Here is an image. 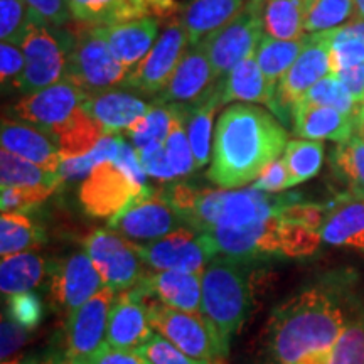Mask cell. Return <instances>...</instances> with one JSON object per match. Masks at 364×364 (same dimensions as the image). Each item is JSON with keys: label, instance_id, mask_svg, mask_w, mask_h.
Instances as JSON below:
<instances>
[{"label": "cell", "instance_id": "db71d44e", "mask_svg": "<svg viewBox=\"0 0 364 364\" xmlns=\"http://www.w3.org/2000/svg\"><path fill=\"white\" fill-rule=\"evenodd\" d=\"M24 68L26 58L19 46L11 43L0 44V80H2L4 86L7 83L16 85L24 73Z\"/></svg>", "mask_w": 364, "mask_h": 364}, {"label": "cell", "instance_id": "f546056e", "mask_svg": "<svg viewBox=\"0 0 364 364\" xmlns=\"http://www.w3.org/2000/svg\"><path fill=\"white\" fill-rule=\"evenodd\" d=\"M56 262H49L34 252L17 253L4 257L0 263V290L4 297L33 292L51 279Z\"/></svg>", "mask_w": 364, "mask_h": 364}, {"label": "cell", "instance_id": "7dc6e473", "mask_svg": "<svg viewBox=\"0 0 364 364\" xmlns=\"http://www.w3.org/2000/svg\"><path fill=\"white\" fill-rule=\"evenodd\" d=\"M33 26L63 27L73 17L70 0H24Z\"/></svg>", "mask_w": 364, "mask_h": 364}, {"label": "cell", "instance_id": "9c48e42d", "mask_svg": "<svg viewBox=\"0 0 364 364\" xmlns=\"http://www.w3.org/2000/svg\"><path fill=\"white\" fill-rule=\"evenodd\" d=\"M21 48L26 58L24 73L16 83L21 93H38L65 78L70 33L59 27L31 26Z\"/></svg>", "mask_w": 364, "mask_h": 364}, {"label": "cell", "instance_id": "f1b7e54d", "mask_svg": "<svg viewBox=\"0 0 364 364\" xmlns=\"http://www.w3.org/2000/svg\"><path fill=\"white\" fill-rule=\"evenodd\" d=\"M275 88L268 83L262 68L258 66L255 53L245 58L221 80V103H260L270 105Z\"/></svg>", "mask_w": 364, "mask_h": 364}, {"label": "cell", "instance_id": "f35d334b", "mask_svg": "<svg viewBox=\"0 0 364 364\" xmlns=\"http://www.w3.org/2000/svg\"><path fill=\"white\" fill-rule=\"evenodd\" d=\"M284 161L292 177V188L316 177L324 162V144L321 140H289Z\"/></svg>", "mask_w": 364, "mask_h": 364}, {"label": "cell", "instance_id": "e0dca14e", "mask_svg": "<svg viewBox=\"0 0 364 364\" xmlns=\"http://www.w3.org/2000/svg\"><path fill=\"white\" fill-rule=\"evenodd\" d=\"M86 97L88 93L80 86L68 80H61L38 93L24 95L11 107V115L48 134L78 110Z\"/></svg>", "mask_w": 364, "mask_h": 364}, {"label": "cell", "instance_id": "30bf717a", "mask_svg": "<svg viewBox=\"0 0 364 364\" xmlns=\"http://www.w3.org/2000/svg\"><path fill=\"white\" fill-rule=\"evenodd\" d=\"M108 226L132 243L147 245L184 228L186 223L167 201L162 189L149 188L136 196L124 211L112 218Z\"/></svg>", "mask_w": 364, "mask_h": 364}, {"label": "cell", "instance_id": "6da1fadb", "mask_svg": "<svg viewBox=\"0 0 364 364\" xmlns=\"http://www.w3.org/2000/svg\"><path fill=\"white\" fill-rule=\"evenodd\" d=\"M346 284L331 279L304 287L273 309L263 364H299L311 354L329 353L356 306Z\"/></svg>", "mask_w": 364, "mask_h": 364}, {"label": "cell", "instance_id": "680465c9", "mask_svg": "<svg viewBox=\"0 0 364 364\" xmlns=\"http://www.w3.org/2000/svg\"><path fill=\"white\" fill-rule=\"evenodd\" d=\"M356 136L361 142L364 144V115H361V118H359L358 122V132H356Z\"/></svg>", "mask_w": 364, "mask_h": 364}, {"label": "cell", "instance_id": "cb8c5ba5", "mask_svg": "<svg viewBox=\"0 0 364 364\" xmlns=\"http://www.w3.org/2000/svg\"><path fill=\"white\" fill-rule=\"evenodd\" d=\"M176 115L188 132V139L193 149V156L196 162V169H201L209 162V156L213 154L211 135L213 124L218 108L223 107L221 103V81L213 86L206 97L196 103L172 105Z\"/></svg>", "mask_w": 364, "mask_h": 364}, {"label": "cell", "instance_id": "ee69618b", "mask_svg": "<svg viewBox=\"0 0 364 364\" xmlns=\"http://www.w3.org/2000/svg\"><path fill=\"white\" fill-rule=\"evenodd\" d=\"M164 149H166L167 159H169L172 171L176 172L177 177L189 176L191 172L196 169V162L193 156V149H191L188 139V132H186L184 125H182V122L177 115L174 117V120H172L171 130L169 134H167L166 142H164Z\"/></svg>", "mask_w": 364, "mask_h": 364}, {"label": "cell", "instance_id": "1f68e13d", "mask_svg": "<svg viewBox=\"0 0 364 364\" xmlns=\"http://www.w3.org/2000/svg\"><path fill=\"white\" fill-rule=\"evenodd\" d=\"M58 145L61 159L81 157L97 147L100 140L107 135L102 125L80 107L68 120L48 132Z\"/></svg>", "mask_w": 364, "mask_h": 364}, {"label": "cell", "instance_id": "52a82bcc", "mask_svg": "<svg viewBox=\"0 0 364 364\" xmlns=\"http://www.w3.org/2000/svg\"><path fill=\"white\" fill-rule=\"evenodd\" d=\"M127 75L129 71L113 56L110 46L100 34L98 26L83 24L76 33L70 34L63 80L71 81L91 95L124 85Z\"/></svg>", "mask_w": 364, "mask_h": 364}, {"label": "cell", "instance_id": "91938a15", "mask_svg": "<svg viewBox=\"0 0 364 364\" xmlns=\"http://www.w3.org/2000/svg\"><path fill=\"white\" fill-rule=\"evenodd\" d=\"M353 2H354V9H356L358 12V17L364 19V0H353Z\"/></svg>", "mask_w": 364, "mask_h": 364}, {"label": "cell", "instance_id": "836d02e7", "mask_svg": "<svg viewBox=\"0 0 364 364\" xmlns=\"http://www.w3.org/2000/svg\"><path fill=\"white\" fill-rule=\"evenodd\" d=\"M63 179L56 172L22 159L9 150H0V186L2 188H53L58 189Z\"/></svg>", "mask_w": 364, "mask_h": 364}, {"label": "cell", "instance_id": "e575fe53", "mask_svg": "<svg viewBox=\"0 0 364 364\" xmlns=\"http://www.w3.org/2000/svg\"><path fill=\"white\" fill-rule=\"evenodd\" d=\"M44 231L26 213H2L0 216V255L34 252L44 245Z\"/></svg>", "mask_w": 364, "mask_h": 364}, {"label": "cell", "instance_id": "4dcf8cb0", "mask_svg": "<svg viewBox=\"0 0 364 364\" xmlns=\"http://www.w3.org/2000/svg\"><path fill=\"white\" fill-rule=\"evenodd\" d=\"M245 7V0H189L181 7V21L194 46L215 33Z\"/></svg>", "mask_w": 364, "mask_h": 364}, {"label": "cell", "instance_id": "f907efd6", "mask_svg": "<svg viewBox=\"0 0 364 364\" xmlns=\"http://www.w3.org/2000/svg\"><path fill=\"white\" fill-rule=\"evenodd\" d=\"M140 166L145 171V174L154 177L161 182H169L176 179V172L172 171L169 159H167L164 144H152L147 147L136 150Z\"/></svg>", "mask_w": 364, "mask_h": 364}, {"label": "cell", "instance_id": "d6a6232c", "mask_svg": "<svg viewBox=\"0 0 364 364\" xmlns=\"http://www.w3.org/2000/svg\"><path fill=\"white\" fill-rule=\"evenodd\" d=\"M309 43V34L304 38L294 39V41H284L268 38V36H262L260 43H258L257 49H255V58H257L258 66L262 68L263 75L267 76L268 83L273 88H277L282 76L290 70L294 65L295 59L302 53Z\"/></svg>", "mask_w": 364, "mask_h": 364}, {"label": "cell", "instance_id": "7bdbcfd3", "mask_svg": "<svg viewBox=\"0 0 364 364\" xmlns=\"http://www.w3.org/2000/svg\"><path fill=\"white\" fill-rule=\"evenodd\" d=\"M302 102L336 108V110L359 118L363 115V107L356 103V100L353 98L349 90L346 88L343 81L336 75H327L326 78H322L318 83L314 85Z\"/></svg>", "mask_w": 364, "mask_h": 364}, {"label": "cell", "instance_id": "5b68a950", "mask_svg": "<svg viewBox=\"0 0 364 364\" xmlns=\"http://www.w3.org/2000/svg\"><path fill=\"white\" fill-rule=\"evenodd\" d=\"M299 196H270L253 188L248 189H199L194 206L186 215V226L201 233L241 228L279 215L287 203Z\"/></svg>", "mask_w": 364, "mask_h": 364}, {"label": "cell", "instance_id": "4fadbf2b", "mask_svg": "<svg viewBox=\"0 0 364 364\" xmlns=\"http://www.w3.org/2000/svg\"><path fill=\"white\" fill-rule=\"evenodd\" d=\"M147 189L120 164L103 162L83 181L78 196L86 215L110 221Z\"/></svg>", "mask_w": 364, "mask_h": 364}, {"label": "cell", "instance_id": "ab89813d", "mask_svg": "<svg viewBox=\"0 0 364 364\" xmlns=\"http://www.w3.org/2000/svg\"><path fill=\"white\" fill-rule=\"evenodd\" d=\"M174 117L176 113L172 105L154 103L152 108L125 132V135L132 140V145L136 150L152 144H164Z\"/></svg>", "mask_w": 364, "mask_h": 364}, {"label": "cell", "instance_id": "6f0895ef", "mask_svg": "<svg viewBox=\"0 0 364 364\" xmlns=\"http://www.w3.org/2000/svg\"><path fill=\"white\" fill-rule=\"evenodd\" d=\"M24 364H66V361H65V358L61 356V353H54L43 359H39V358L26 359Z\"/></svg>", "mask_w": 364, "mask_h": 364}, {"label": "cell", "instance_id": "ffe728a7", "mask_svg": "<svg viewBox=\"0 0 364 364\" xmlns=\"http://www.w3.org/2000/svg\"><path fill=\"white\" fill-rule=\"evenodd\" d=\"M147 309L134 289L117 294L108 317L107 343L124 351H139L154 338Z\"/></svg>", "mask_w": 364, "mask_h": 364}, {"label": "cell", "instance_id": "83f0119b", "mask_svg": "<svg viewBox=\"0 0 364 364\" xmlns=\"http://www.w3.org/2000/svg\"><path fill=\"white\" fill-rule=\"evenodd\" d=\"M245 6L260 21L263 36L284 41L306 36L309 0H248Z\"/></svg>", "mask_w": 364, "mask_h": 364}, {"label": "cell", "instance_id": "8992f818", "mask_svg": "<svg viewBox=\"0 0 364 364\" xmlns=\"http://www.w3.org/2000/svg\"><path fill=\"white\" fill-rule=\"evenodd\" d=\"M147 309L150 326L157 334L166 338L179 351L188 354L194 361H213L226 359L230 346L225 344L221 336L201 312H186L169 307L145 292L140 285L134 287Z\"/></svg>", "mask_w": 364, "mask_h": 364}, {"label": "cell", "instance_id": "ac0fdd59", "mask_svg": "<svg viewBox=\"0 0 364 364\" xmlns=\"http://www.w3.org/2000/svg\"><path fill=\"white\" fill-rule=\"evenodd\" d=\"M105 287L93 262L86 252L73 253L66 260L56 262L51 275V300L58 312L70 317Z\"/></svg>", "mask_w": 364, "mask_h": 364}, {"label": "cell", "instance_id": "7a4b0ae2", "mask_svg": "<svg viewBox=\"0 0 364 364\" xmlns=\"http://www.w3.org/2000/svg\"><path fill=\"white\" fill-rule=\"evenodd\" d=\"M287 144L289 134L275 117L250 103H231L216 122L208 179L221 189L250 186Z\"/></svg>", "mask_w": 364, "mask_h": 364}, {"label": "cell", "instance_id": "603a6c76", "mask_svg": "<svg viewBox=\"0 0 364 364\" xmlns=\"http://www.w3.org/2000/svg\"><path fill=\"white\" fill-rule=\"evenodd\" d=\"M359 117L336 108L300 102L294 110V134L307 140H334L344 144L356 136Z\"/></svg>", "mask_w": 364, "mask_h": 364}, {"label": "cell", "instance_id": "ba28073f", "mask_svg": "<svg viewBox=\"0 0 364 364\" xmlns=\"http://www.w3.org/2000/svg\"><path fill=\"white\" fill-rule=\"evenodd\" d=\"M327 75H332L331 44L327 33L309 34V43L290 70L282 76L268 108L285 127L294 124L295 107L306 98L309 90Z\"/></svg>", "mask_w": 364, "mask_h": 364}, {"label": "cell", "instance_id": "484cf974", "mask_svg": "<svg viewBox=\"0 0 364 364\" xmlns=\"http://www.w3.org/2000/svg\"><path fill=\"white\" fill-rule=\"evenodd\" d=\"M0 140H2V149L58 174L63 161L61 154L54 140L44 130L26 122L4 118Z\"/></svg>", "mask_w": 364, "mask_h": 364}, {"label": "cell", "instance_id": "74e56055", "mask_svg": "<svg viewBox=\"0 0 364 364\" xmlns=\"http://www.w3.org/2000/svg\"><path fill=\"white\" fill-rule=\"evenodd\" d=\"M331 169L346 191L364 196V144L358 136L338 144L331 154Z\"/></svg>", "mask_w": 364, "mask_h": 364}, {"label": "cell", "instance_id": "9a60e30c", "mask_svg": "<svg viewBox=\"0 0 364 364\" xmlns=\"http://www.w3.org/2000/svg\"><path fill=\"white\" fill-rule=\"evenodd\" d=\"M164 22L166 24L154 48L144 61L127 75L125 86L149 95H159L171 81L182 56L188 51L189 36L179 16Z\"/></svg>", "mask_w": 364, "mask_h": 364}, {"label": "cell", "instance_id": "277c9868", "mask_svg": "<svg viewBox=\"0 0 364 364\" xmlns=\"http://www.w3.org/2000/svg\"><path fill=\"white\" fill-rule=\"evenodd\" d=\"M247 263L218 255L203 270L201 314L226 346L241 331L252 311L253 280Z\"/></svg>", "mask_w": 364, "mask_h": 364}, {"label": "cell", "instance_id": "bcb514c9", "mask_svg": "<svg viewBox=\"0 0 364 364\" xmlns=\"http://www.w3.org/2000/svg\"><path fill=\"white\" fill-rule=\"evenodd\" d=\"M6 314L21 327L33 331L41 324L44 317L43 300L34 292L12 295V297H7Z\"/></svg>", "mask_w": 364, "mask_h": 364}, {"label": "cell", "instance_id": "681fc988", "mask_svg": "<svg viewBox=\"0 0 364 364\" xmlns=\"http://www.w3.org/2000/svg\"><path fill=\"white\" fill-rule=\"evenodd\" d=\"M2 353H0V364H24L26 358L22 356V349L27 343L29 331L14 322L11 317L4 312L2 316Z\"/></svg>", "mask_w": 364, "mask_h": 364}, {"label": "cell", "instance_id": "44dd1931", "mask_svg": "<svg viewBox=\"0 0 364 364\" xmlns=\"http://www.w3.org/2000/svg\"><path fill=\"white\" fill-rule=\"evenodd\" d=\"M321 238L332 247L364 252V196L344 191L327 203Z\"/></svg>", "mask_w": 364, "mask_h": 364}, {"label": "cell", "instance_id": "8d00e7d4", "mask_svg": "<svg viewBox=\"0 0 364 364\" xmlns=\"http://www.w3.org/2000/svg\"><path fill=\"white\" fill-rule=\"evenodd\" d=\"M125 139L120 134H108L97 144V147L90 150L88 154L81 157L63 159L61 166H59L58 174L65 181H76L86 179L91 174L95 167L103 162H115L120 156L122 145Z\"/></svg>", "mask_w": 364, "mask_h": 364}, {"label": "cell", "instance_id": "60d3db41", "mask_svg": "<svg viewBox=\"0 0 364 364\" xmlns=\"http://www.w3.org/2000/svg\"><path fill=\"white\" fill-rule=\"evenodd\" d=\"M327 364H364V307L356 302L348 324L331 349Z\"/></svg>", "mask_w": 364, "mask_h": 364}, {"label": "cell", "instance_id": "d590c367", "mask_svg": "<svg viewBox=\"0 0 364 364\" xmlns=\"http://www.w3.org/2000/svg\"><path fill=\"white\" fill-rule=\"evenodd\" d=\"M70 9L73 19L90 26H110L145 17L130 0H70Z\"/></svg>", "mask_w": 364, "mask_h": 364}, {"label": "cell", "instance_id": "11a10c76", "mask_svg": "<svg viewBox=\"0 0 364 364\" xmlns=\"http://www.w3.org/2000/svg\"><path fill=\"white\" fill-rule=\"evenodd\" d=\"M86 364H149L139 351H124L105 343Z\"/></svg>", "mask_w": 364, "mask_h": 364}, {"label": "cell", "instance_id": "7c38bea8", "mask_svg": "<svg viewBox=\"0 0 364 364\" xmlns=\"http://www.w3.org/2000/svg\"><path fill=\"white\" fill-rule=\"evenodd\" d=\"M135 248L145 265L154 270L203 273L208 263L218 257L211 236L189 226L147 245L135 243Z\"/></svg>", "mask_w": 364, "mask_h": 364}, {"label": "cell", "instance_id": "b9f144b4", "mask_svg": "<svg viewBox=\"0 0 364 364\" xmlns=\"http://www.w3.org/2000/svg\"><path fill=\"white\" fill-rule=\"evenodd\" d=\"M353 0H309L306 16V33L317 34L339 29L351 19Z\"/></svg>", "mask_w": 364, "mask_h": 364}, {"label": "cell", "instance_id": "816d5d0a", "mask_svg": "<svg viewBox=\"0 0 364 364\" xmlns=\"http://www.w3.org/2000/svg\"><path fill=\"white\" fill-rule=\"evenodd\" d=\"M139 353L147 359L149 364H198V361L179 351L174 344L157 332L144 348L139 349Z\"/></svg>", "mask_w": 364, "mask_h": 364}, {"label": "cell", "instance_id": "d6986e66", "mask_svg": "<svg viewBox=\"0 0 364 364\" xmlns=\"http://www.w3.org/2000/svg\"><path fill=\"white\" fill-rule=\"evenodd\" d=\"M218 83L203 44L189 46L169 83L157 95V105L196 103L206 97Z\"/></svg>", "mask_w": 364, "mask_h": 364}, {"label": "cell", "instance_id": "6125c7cd", "mask_svg": "<svg viewBox=\"0 0 364 364\" xmlns=\"http://www.w3.org/2000/svg\"><path fill=\"white\" fill-rule=\"evenodd\" d=\"M198 364H226L225 359H213V361H198Z\"/></svg>", "mask_w": 364, "mask_h": 364}, {"label": "cell", "instance_id": "4316f807", "mask_svg": "<svg viewBox=\"0 0 364 364\" xmlns=\"http://www.w3.org/2000/svg\"><path fill=\"white\" fill-rule=\"evenodd\" d=\"M139 285L166 306L186 312H201L203 273L149 270Z\"/></svg>", "mask_w": 364, "mask_h": 364}, {"label": "cell", "instance_id": "8fae6325", "mask_svg": "<svg viewBox=\"0 0 364 364\" xmlns=\"http://www.w3.org/2000/svg\"><path fill=\"white\" fill-rule=\"evenodd\" d=\"M83 247L103 284L117 294L134 289L147 275V265L136 252L135 243L113 230L95 231L85 240Z\"/></svg>", "mask_w": 364, "mask_h": 364}, {"label": "cell", "instance_id": "9f6ffc18", "mask_svg": "<svg viewBox=\"0 0 364 364\" xmlns=\"http://www.w3.org/2000/svg\"><path fill=\"white\" fill-rule=\"evenodd\" d=\"M336 76L343 81V85L349 90V93L353 95L356 103L364 107V63L346 68V70L339 71Z\"/></svg>", "mask_w": 364, "mask_h": 364}, {"label": "cell", "instance_id": "f5cc1de1", "mask_svg": "<svg viewBox=\"0 0 364 364\" xmlns=\"http://www.w3.org/2000/svg\"><path fill=\"white\" fill-rule=\"evenodd\" d=\"M250 188L262 191V193H280V191L292 188V177L284 159H277L272 162L257 181L250 184Z\"/></svg>", "mask_w": 364, "mask_h": 364}, {"label": "cell", "instance_id": "c3c4849f", "mask_svg": "<svg viewBox=\"0 0 364 364\" xmlns=\"http://www.w3.org/2000/svg\"><path fill=\"white\" fill-rule=\"evenodd\" d=\"M53 188H2L0 208L2 213H27L51 196Z\"/></svg>", "mask_w": 364, "mask_h": 364}, {"label": "cell", "instance_id": "5bb4252c", "mask_svg": "<svg viewBox=\"0 0 364 364\" xmlns=\"http://www.w3.org/2000/svg\"><path fill=\"white\" fill-rule=\"evenodd\" d=\"M117 292L105 285L97 295L68 317L65 349L66 364H86L107 341L108 317Z\"/></svg>", "mask_w": 364, "mask_h": 364}, {"label": "cell", "instance_id": "3957f363", "mask_svg": "<svg viewBox=\"0 0 364 364\" xmlns=\"http://www.w3.org/2000/svg\"><path fill=\"white\" fill-rule=\"evenodd\" d=\"M218 255L250 262L265 255L299 258L312 255L321 245V233L311 228L285 221L279 215L241 228H223L208 233Z\"/></svg>", "mask_w": 364, "mask_h": 364}, {"label": "cell", "instance_id": "f6af8a7d", "mask_svg": "<svg viewBox=\"0 0 364 364\" xmlns=\"http://www.w3.org/2000/svg\"><path fill=\"white\" fill-rule=\"evenodd\" d=\"M33 26L24 0H0V39L2 43L22 46Z\"/></svg>", "mask_w": 364, "mask_h": 364}, {"label": "cell", "instance_id": "d4e9b609", "mask_svg": "<svg viewBox=\"0 0 364 364\" xmlns=\"http://www.w3.org/2000/svg\"><path fill=\"white\" fill-rule=\"evenodd\" d=\"M152 105L125 91L107 90L88 95L81 107L103 127L108 135L129 130L152 108Z\"/></svg>", "mask_w": 364, "mask_h": 364}, {"label": "cell", "instance_id": "be15d7a7", "mask_svg": "<svg viewBox=\"0 0 364 364\" xmlns=\"http://www.w3.org/2000/svg\"><path fill=\"white\" fill-rule=\"evenodd\" d=\"M363 115H364V107H363Z\"/></svg>", "mask_w": 364, "mask_h": 364}, {"label": "cell", "instance_id": "2e32d148", "mask_svg": "<svg viewBox=\"0 0 364 364\" xmlns=\"http://www.w3.org/2000/svg\"><path fill=\"white\" fill-rule=\"evenodd\" d=\"M263 36L260 21L245 6L228 24L201 41L216 81L225 80L245 58L252 56Z\"/></svg>", "mask_w": 364, "mask_h": 364}, {"label": "cell", "instance_id": "94428289", "mask_svg": "<svg viewBox=\"0 0 364 364\" xmlns=\"http://www.w3.org/2000/svg\"><path fill=\"white\" fill-rule=\"evenodd\" d=\"M130 2L134 4L136 9H140L145 16H147V0H130Z\"/></svg>", "mask_w": 364, "mask_h": 364}, {"label": "cell", "instance_id": "7402d4cb", "mask_svg": "<svg viewBox=\"0 0 364 364\" xmlns=\"http://www.w3.org/2000/svg\"><path fill=\"white\" fill-rule=\"evenodd\" d=\"M98 31L110 46L113 56L130 73L144 61L156 44L159 19L145 16L110 26H98Z\"/></svg>", "mask_w": 364, "mask_h": 364}]
</instances>
